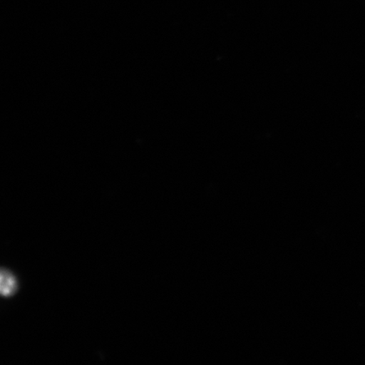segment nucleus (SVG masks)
<instances>
[{
  "label": "nucleus",
  "instance_id": "f257e3e1",
  "mask_svg": "<svg viewBox=\"0 0 365 365\" xmlns=\"http://www.w3.org/2000/svg\"><path fill=\"white\" fill-rule=\"evenodd\" d=\"M0 291L6 298L11 297L18 291V282L14 274L6 269H2L0 275Z\"/></svg>",
  "mask_w": 365,
  "mask_h": 365
}]
</instances>
